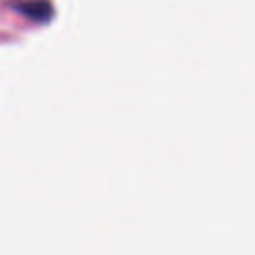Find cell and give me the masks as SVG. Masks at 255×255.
<instances>
[{
    "label": "cell",
    "instance_id": "1",
    "mask_svg": "<svg viewBox=\"0 0 255 255\" xmlns=\"http://www.w3.org/2000/svg\"><path fill=\"white\" fill-rule=\"evenodd\" d=\"M16 8L34 22H46L52 16V4L48 0H18Z\"/></svg>",
    "mask_w": 255,
    "mask_h": 255
}]
</instances>
